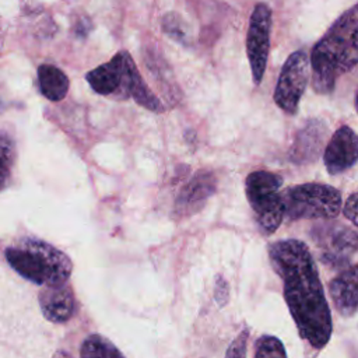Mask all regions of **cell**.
Listing matches in <instances>:
<instances>
[{
  "instance_id": "1",
  "label": "cell",
  "mask_w": 358,
  "mask_h": 358,
  "mask_svg": "<svg viewBox=\"0 0 358 358\" xmlns=\"http://www.w3.org/2000/svg\"><path fill=\"white\" fill-rule=\"evenodd\" d=\"M268 260L282 280L284 299L298 333L312 348H323L333 333L330 308L306 243L280 239L268 245Z\"/></svg>"
},
{
  "instance_id": "2",
  "label": "cell",
  "mask_w": 358,
  "mask_h": 358,
  "mask_svg": "<svg viewBox=\"0 0 358 358\" xmlns=\"http://www.w3.org/2000/svg\"><path fill=\"white\" fill-rule=\"evenodd\" d=\"M358 64V4L343 13L310 53L312 87L317 94L334 90L336 80Z\"/></svg>"
},
{
  "instance_id": "3",
  "label": "cell",
  "mask_w": 358,
  "mask_h": 358,
  "mask_svg": "<svg viewBox=\"0 0 358 358\" xmlns=\"http://www.w3.org/2000/svg\"><path fill=\"white\" fill-rule=\"evenodd\" d=\"M7 263L25 280L36 285L69 282L71 259L50 243L38 238H21L4 250Z\"/></svg>"
},
{
  "instance_id": "4",
  "label": "cell",
  "mask_w": 358,
  "mask_h": 358,
  "mask_svg": "<svg viewBox=\"0 0 358 358\" xmlns=\"http://www.w3.org/2000/svg\"><path fill=\"white\" fill-rule=\"evenodd\" d=\"M285 218L331 220L341 213V193L324 183H302L285 189L282 193Z\"/></svg>"
},
{
  "instance_id": "5",
  "label": "cell",
  "mask_w": 358,
  "mask_h": 358,
  "mask_svg": "<svg viewBox=\"0 0 358 358\" xmlns=\"http://www.w3.org/2000/svg\"><path fill=\"white\" fill-rule=\"evenodd\" d=\"M282 178L270 171H253L245 179V194L255 213L259 228L270 235L285 218V206L280 187Z\"/></svg>"
},
{
  "instance_id": "6",
  "label": "cell",
  "mask_w": 358,
  "mask_h": 358,
  "mask_svg": "<svg viewBox=\"0 0 358 358\" xmlns=\"http://www.w3.org/2000/svg\"><path fill=\"white\" fill-rule=\"evenodd\" d=\"M309 71L310 59L303 50L291 53L282 64L274 88V102L285 113L294 115L298 110L309 81Z\"/></svg>"
},
{
  "instance_id": "7",
  "label": "cell",
  "mask_w": 358,
  "mask_h": 358,
  "mask_svg": "<svg viewBox=\"0 0 358 358\" xmlns=\"http://www.w3.org/2000/svg\"><path fill=\"white\" fill-rule=\"evenodd\" d=\"M312 239L320 248V262L331 268H343L351 255L358 250V234L338 224L317 225L310 232Z\"/></svg>"
},
{
  "instance_id": "8",
  "label": "cell",
  "mask_w": 358,
  "mask_h": 358,
  "mask_svg": "<svg viewBox=\"0 0 358 358\" xmlns=\"http://www.w3.org/2000/svg\"><path fill=\"white\" fill-rule=\"evenodd\" d=\"M270 34H271V10L267 4H256L248 28L246 35V52L250 63L252 77L255 85L262 83L266 71L268 50H270Z\"/></svg>"
},
{
  "instance_id": "9",
  "label": "cell",
  "mask_w": 358,
  "mask_h": 358,
  "mask_svg": "<svg viewBox=\"0 0 358 358\" xmlns=\"http://www.w3.org/2000/svg\"><path fill=\"white\" fill-rule=\"evenodd\" d=\"M358 161V134L347 124L340 126L330 137L324 154L323 162L330 175H338Z\"/></svg>"
},
{
  "instance_id": "10",
  "label": "cell",
  "mask_w": 358,
  "mask_h": 358,
  "mask_svg": "<svg viewBox=\"0 0 358 358\" xmlns=\"http://www.w3.org/2000/svg\"><path fill=\"white\" fill-rule=\"evenodd\" d=\"M217 178L214 172L207 169L197 171L180 189L175 200V213L179 218L196 214L203 208L204 203L215 193Z\"/></svg>"
},
{
  "instance_id": "11",
  "label": "cell",
  "mask_w": 358,
  "mask_h": 358,
  "mask_svg": "<svg viewBox=\"0 0 358 358\" xmlns=\"http://www.w3.org/2000/svg\"><path fill=\"white\" fill-rule=\"evenodd\" d=\"M327 136V127L324 122L319 119H310L299 129L289 148V159L294 164L305 165L316 161L323 150L324 140Z\"/></svg>"
},
{
  "instance_id": "12",
  "label": "cell",
  "mask_w": 358,
  "mask_h": 358,
  "mask_svg": "<svg viewBox=\"0 0 358 358\" xmlns=\"http://www.w3.org/2000/svg\"><path fill=\"white\" fill-rule=\"evenodd\" d=\"M117 98H133L136 103L140 106L161 113L165 110V106L159 101V98L150 90V87L143 80L137 66L134 64L129 52L124 50V71H123V81L120 85L119 92L116 94Z\"/></svg>"
},
{
  "instance_id": "13",
  "label": "cell",
  "mask_w": 358,
  "mask_h": 358,
  "mask_svg": "<svg viewBox=\"0 0 358 358\" xmlns=\"http://www.w3.org/2000/svg\"><path fill=\"white\" fill-rule=\"evenodd\" d=\"M39 308L45 319L52 323H64L76 310V299L69 282L43 285L38 294Z\"/></svg>"
},
{
  "instance_id": "14",
  "label": "cell",
  "mask_w": 358,
  "mask_h": 358,
  "mask_svg": "<svg viewBox=\"0 0 358 358\" xmlns=\"http://www.w3.org/2000/svg\"><path fill=\"white\" fill-rule=\"evenodd\" d=\"M329 291L336 310L350 317L358 310V264L350 266L329 282Z\"/></svg>"
},
{
  "instance_id": "15",
  "label": "cell",
  "mask_w": 358,
  "mask_h": 358,
  "mask_svg": "<svg viewBox=\"0 0 358 358\" xmlns=\"http://www.w3.org/2000/svg\"><path fill=\"white\" fill-rule=\"evenodd\" d=\"M124 71V50L117 52L109 62L88 71L85 78L94 92L99 95H116L120 90Z\"/></svg>"
},
{
  "instance_id": "16",
  "label": "cell",
  "mask_w": 358,
  "mask_h": 358,
  "mask_svg": "<svg viewBox=\"0 0 358 358\" xmlns=\"http://www.w3.org/2000/svg\"><path fill=\"white\" fill-rule=\"evenodd\" d=\"M38 84L42 95L52 101H62L70 88V81L67 76L53 64H41L38 67Z\"/></svg>"
},
{
  "instance_id": "17",
  "label": "cell",
  "mask_w": 358,
  "mask_h": 358,
  "mask_svg": "<svg viewBox=\"0 0 358 358\" xmlns=\"http://www.w3.org/2000/svg\"><path fill=\"white\" fill-rule=\"evenodd\" d=\"M122 351L117 350L115 344H112L108 338L99 334L88 336L80 348V357L91 358V357H122Z\"/></svg>"
},
{
  "instance_id": "18",
  "label": "cell",
  "mask_w": 358,
  "mask_h": 358,
  "mask_svg": "<svg viewBox=\"0 0 358 358\" xmlns=\"http://www.w3.org/2000/svg\"><path fill=\"white\" fill-rule=\"evenodd\" d=\"M255 357H287V351L280 338L268 334H263L257 338L255 345Z\"/></svg>"
},
{
  "instance_id": "19",
  "label": "cell",
  "mask_w": 358,
  "mask_h": 358,
  "mask_svg": "<svg viewBox=\"0 0 358 358\" xmlns=\"http://www.w3.org/2000/svg\"><path fill=\"white\" fill-rule=\"evenodd\" d=\"M15 159V144L11 136L3 130L1 133V187L4 189L8 182L10 171Z\"/></svg>"
},
{
  "instance_id": "20",
  "label": "cell",
  "mask_w": 358,
  "mask_h": 358,
  "mask_svg": "<svg viewBox=\"0 0 358 358\" xmlns=\"http://www.w3.org/2000/svg\"><path fill=\"white\" fill-rule=\"evenodd\" d=\"M162 28L166 35L171 38L185 42L189 36V29L183 18L176 13H168L162 18Z\"/></svg>"
},
{
  "instance_id": "21",
  "label": "cell",
  "mask_w": 358,
  "mask_h": 358,
  "mask_svg": "<svg viewBox=\"0 0 358 358\" xmlns=\"http://www.w3.org/2000/svg\"><path fill=\"white\" fill-rule=\"evenodd\" d=\"M249 338V329H243L238 337L231 343L229 348L227 350V357H245L246 355V344Z\"/></svg>"
},
{
  "instance_id": "22",
  "label": "cell",
  "mask_w": 358,
  "mask_h": 358,
  "mask_svg": "<svg viewBox=\"0 0 358 358\" xmlns=\"http://www.w3.org/2000/svg\"><path fill=\"white\" fill-rule=\"evenodd\" d=\"M214 299L220 308L225 306L229 301V284L222 275H215L214 284Z\"/></svg>"
},
{
  "instance_id": "23",
  "label": "cell",
  "mask_w": 358,
  "mask_h": 358,
  "mask_svg": "<svg viewBox=\"0 0 358 358\" xmlns=\"http://www.w3.org/2000/svg\"><path fill=\"white\" fill-rule=\"evenodd\" d=\"M343 213L347 220L358 225V190L350 194V197L345 200L343 206Z\"/></svg>"
},
{
  "instance_id": "24",
  "label": "cell",
  "mask_w": 358,
  "mask_h": 358,
  "mask_svg": "<svg viewBox=\"0 0 358 358\" xmlns=\"http://www.w3.org/2000/svg\"><path fill=\"white\" fill-rule=\"evenodd\" d=\"M355 108H357V110H358V92H357V95H355Z\"/></svg>"
}]
</instances>
